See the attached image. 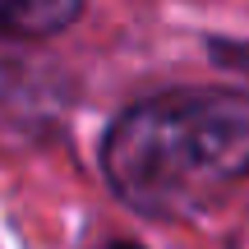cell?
Returning a JSON list of instances; mask_svg holds the SVG:
<instances>
[{"instance_id": "1", "label": "cell", "mask_w": 249, "mask_h": 249, "mask_svg": "<svg viewBox=\"0 0 249 249\" xmlns=\"http://www.w3.org/2000/svg\"><path fill=\"white\" fill-rule=\"evenodd\" d=\"M102 176L134 213L189 217L249 176L245 92H157L111 120Z\"/></svg>"}, {"instance_id": "2", "label": "cell", "mask_w": 249, "mask_h": 249, "mask_svg": "<svg viewBox=\"0 0 249 249\" xmlns=\"http://www.w3.org/2000/svg\"><path fill=\"white\" fill-rule=\"evenodd\" d=\"M83 0H0V37H51L79 18Z\"/></svg>"}, {"instance_id": "3", "label": "cell", "mask_w": 249, "mask_h": 249, "mask_svg": "<svg viewBox=\"0 0 249 249\" xmlns=\"http://www.w3.org/2000/svg\"><path fill=\"white\" fill-rule=\"evenodd\" d=\"M213 51H217V65L249 79V42H213Z\"/></svg>"}, {"instance_id": "4", "label": "cell", "mask_w": 249, "mask_h": 249, "mask_svg": "<svg viewBox=\"0 0 249 249\" xmlns=\"http://www.w3.org/2000/svg\"><path fill=\"white\" fill-rule=\"evenodd\" d=\"M97 249H143V245H129V240H111V245H97Z\"/></svg>"}]
</instances>
